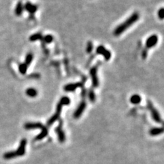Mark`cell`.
Returning a JSON list of instances; mask_svg holds the SVG:
<instances>
[{
    "label": "cell",
    "mask_w": 164,
    "mask_h": 164,
    "mask_svg": "<svg viewBox=\"0 0 164 164\" xmlns=\"http://www.w3.org/2000/svg\"><path fill=\"white\" fill-rule=\"evenodd\" d=\"M139 18L140 15L137 12L133 13L125 21L123 22L122 24H120V25H119L118 26L116 27V30H114V34L116 36L122 34L123 32L127 30L129 27H131V25H133L136 22L138 21V20H139Z\"/></svg>",
    "instance_id": "1"
},
{
    "label": "cell",
    "mask_w": 164,
    "mask_h": 164,
    "mask_svg": "<svg viewBox=\"0 0 164 164\" xmlns=\"http://www.w3.org/2000/svg\"><path fill=\"white\" fill-rule=\"evenodd\" d=\"M71 102V100L68 98V97H63L60 101L58 102V103L57 104V106H56V112L54 114V116H51V118L49 120L47 121V125L48 126H51L53 123L56 122V120H58V119L60 118V114L62 112V107L64 105H68Z\"/></svg>",
    "instance_id": "2"
},
{
    "label": "cell",
    "mask_w": 164,
    "mask_h": 164,
    "mask_svg": "<svg viewBox=\"0 0 164 164\" xmlns=\"http://www.w3.org/2000/svg\"><path fill=\"white\" fill-rule=\"evenodd\" d=\"M24 128L25 129H40L42 130L41 133L35 138V140H41L43 138L47 137L48 135V129L46 126H44L40 122H27L24 125Z\"/></svg>",
    "instance_id": "3"
},
{
    "label": "cell",
    "mask_w": 164,
    "mask_h": 164,
    "mask_svg": "<svg viewBox=\"0 0 164 164\" xmlns=\"http://www.w3.org/2000/svg\"><path fill=\"white\" fill-rule=\"evenodd\" d=\"M27 144V140L26 139H22L20 140V142L19 146L18 149L15 151H10L7 152L3 155V158L5 159H14L15 157L23 156L25 153V147Z\"/></svg>",
    "instance_id": "4"
},
{
    "label": "cell",
    "mask_w": 164,
    "mask_h": 164,
    "mask_svg": "<svg viewBox=\"0 0 164 164\" xmlns=\"http://www.w3.org/2000/svg\"><path fill=\"white\" fill-rule=\"evenodd\" d=\"M147 107H148V109H149L150 113H151L152 117H153L154 120L159 123L162 122V120L160 116L159 113L158 112V111L154 107L153 103L150 101H147Z\"/></svg>",
    "instance_id": "5"
},
{
    "label": "cell",
    "mask_w": 164,
    "mask_h": 164,
    "mask_svg": "<svg viewBox=\"0 0 164 164\" xmlns=\"http://www.w3.org/2000/svg\"><path fill=\"white\" fill-rule=\"evenodd\" d=\"M97 68H98V66L96 65V66H93L91 69H90V75L91 76L92 79V85H93L94 87L97 88L99 85V81L98 77H97Z\"/></svg>",
    "instance_id": "6"
},
{
    "label": "cell",
    "mask_w": 164,
    "mask_h": 164,
    "mask_svg": "<svg viewBox=\"0 0 164 164\" xmlns=\"http://www.w3.org/2000/svg\"><path fill=\"white\" fill-rule=\"evenodd\" d=\"M97 53L98 54H100L103 56L106 60H109L111 59V57H112V54H111L110 51L107 50V49L102 45L99 46V47L97 48Z\"/></svg>",
    "instance_id": "7"
},
{
    "label": "cell",
    "mask_w": 164,
    "mask_h": 164,
    "mask_svg": "<svg viewBox=\"0 0 164 164\" xmlns=\"http://www.w3.org/2000/svg\"><path fill=\"white\" fill-rule=\"evenodd\" d=\"M157 42H158V36L157 35L154 34V35L150 36L147 38L146 41V49H150V48L155 47L157 44Z\"/></svg>",
    "instance_id": "8"
},
{
    "label": "cell",
    "mask_w": 164,
    "mask_h": 164,
    "mask_svg": "<svg viewBox=\"0 0 164 164\" xmlns=\"http://www.w3.org/2000/svg\"><path fill=\"white\" fill-rule=\"evenodd\" d=\"M56 132L57 133L58 136V140L60 143L64 142L65 140H66V137H65V134L62 130V122H60V123L59 124L57 127L55 129Z\"/></svg>",
    "instance_id": "9"
},
{
    "label": "cell",
    "mask_w": 164,
    "mask_h": 164,
    "mask_svg": "<svg viewBox=\"0 0 164 164\" xmlns=\"http://www.w3.org/2000/svg\"><path fill=\"white\" fill-rule=\"evenodd\" d=\"M85 107H86V103H85V101H81L80 102L78 107L77 108L76 110H75L74 115H73L75 118H79L82 115V114L84 112Z\"/></svg>",
    "instance_id": "10"
},
{
    "label": "cell",
    "mask_w": 164,
    "mask_h": 164,
    "mask_svg": "<svg viewBox=\"0 0 164 164\" xmlns=\"http://www.w3.org/2000/svg\"><path fill=\"white\" fill-rule=\"evenodd\" d=\"M83 85L81 82H77L75 83H68L64 86V90L66 92H73L76 90L77 88H81Z\"/></svg>",
    "instance_id": "11"
},
{
    "label": "cell",
    "mask_w": 164,
    "mask_h": 164,
    "mask_svg": "<svg viewBox=\"0 0 164 164\" xmlns=\"http://www.w3.org/2000/svg\"><path fill=\"white\" fill-rule=\"evenodd\" d=\"M25 9L26 10L28 13H30V14H32V15H33V14H34L36 12V10L38 9V7L36 6V5L32 4L31 2L27 1L25 5Z\"/></svg>",
    "instance_id": "12"
},
{
    "label": "cell",
    "mask_w": 164,
    "mask_h": 164,
    "mask_svg": "<svg viewBox=\"0 0 164 164\" xmlns=\"http://www.w3.org/2000/svg\"><path fill=\"white\" fill-rule=\"evenodd\" d=\"M23 3L19 1L18 3L17 4L16 8H15V15H17V16H20L23 13Z\"/></svg>",
    "instance_id": "13"
},
{
    "label": "cell",
    "mask_w": 164,
    "mask_h": 164,
    "mask_svg": "<svg viewBox=\"0 0 164 164\" xmlns=\"http://www.w3.org/2000/svg\"><path fill=\"white\" fill-rule=\"evenodd\" d=\"M142 101V98L140 95H133L131 96V98H130V102L131 103L134 104V105H138Z\"/></svg>",
    "instance_id": "14"
},
{
    "label": "cell",
    "mask_w": 164,
    "mask_h": 164,
    "mask_svg": "<svg viewBox=\"0 0 164 164\" xmlns=\"http://www.w3.org/2000/svg\"><path fill=\"white\" fill-rule=\"evenodd\" d=\"M25 92H26V95L30 97H36L38 95L37 90H36L35 88H30L27 89Z\"/></svg>",
    "instance_id": "15"
},
{
    "label": "cell",
    "mask_w": 164,
    "mask_h": 164,
    "mask_svg": "<svg viewBox=\"0 0 164 164\" xmlns=\"http://www.w3.org/2000/svg\"><path fill=\"white\" fill-rule=\"evenodd\" d=\"M163 132V128H153L151 129L150 131V134L151 136H157V135L161 134Z\"/></svg>",
    "instance_id": "16"
},
{
    "label": "cell",
    "mask_w": 164,
    "mask_h": 164,
    "mask_svg": "<svg viewBox=\"0 0 164 164\" xmlns=\"http://www.w3.org/2000/svg\"><path fill=\"white\" fill-rule=\"evenodd\" d=\"M42 38H43V36H42V34L36 33L31 36L30 37V40L32 41V42H34V41H36V40H42Z\"/></svg>",
    "instance_id": "17"
},
{
    "label": "cell",
    "mask_w": 164,
    "mask_h": 164,
    "mask_svg": "<svg viewBox=\"0 0 164 164\" xmlns=\"http://www.w3.org/2000/svg\"><path fill=\"white\" fill-rule=\"evenodd\" d=\"M33 58H34V56H33V54H32L30 53V54H27L26 57H25V64H26L27 66H28L29 65H30L31 63H32V60H33Z\"/></svg>",
    "instance_id": "18"
},
{
    "label": "cell",
    "mask_w": 164,
    "mask_h": 164,
    "mask_svg": "<svg viewBox=\"0 0 164 164\" xmlns=\"http://www.w3.org/2000/svg\"><path fill=\"white\" fill-rule=\"evenodd\" d=\"M27 67H28V66H27V65L25 64V63L20 64L19 65V72H20V74L25 75L27 72Z\"/></svg>",
    "instance_id": "19"
},
{
    "label": "cell",
    "mask_w": 164,
    "mask_h": 164,
    "mask_svg": "<svg viewBox=\"0 0 164 164\" xmlns=\"http://www.w3.org/2000/svg\"><path fill=\"white\" fill-rule=\"evenodd\" d=\"M42 40H43L45 43L50 44L51 42H52L53 40H54V37L51 35H46L45 36L43 37Z\"/></svg>",
    "instance_id": "20"
},
{
    "label": "cell",
    "mask_w": 164,
    "mask_h": 164,
    "mask_svg": "<svg viewBox=\"0 0 164 164\" xmlns=\"http://www.w3.org/2000/svg\"><path fill=\"white\" fill-rule=\"evenodd\" d=\"M88 96H89V99H90V101H91L92 102H95L96 101V95L93 90H92L91 89V90H90Z\"/></svg>",
    "instance_id": "21"
},
{
    "label": "cell",
    "mask_w": 164,
    "mask_h": 164,
    "mask_svg": "<svg viewBox=\"0 0 164 164\" xmlns=\"http://www.w3.org/2000/svg\"><path fill=\"white\" fill-rule=\"evenodd\" d=\"M93 48H94V46H93V44H92V42H91V41H88V43H87L86 52L88 53V54H90V53L92 51V50H93Z\"/></svg>",
    "instance_id": "22"
},
{
    "label": "cell",
    "mask_w": 164,
    "mask_h": 164,
    "mask_svg": "<svg viewBox=\"0 0 164 164\" xmlns=\"http://www.w3.org/2000/svg\"><path fill=\"white\" fill-rule=\"evenodd\" d=\"M158 17L160 19H163L164 18V9L163 8H161V9L158 11Z\"/></svg>",
    "instance_id": "23"
},
{
    "label": "cell",
    "mask_w": 164,
    "mask_h": 164,
    "mask_svg": "<svg viewBox=\"0 0 164 164\" xmlns=\"http://www.w3.org/2000/svg\"><path fill=\"white\" fill-rule=\"evenodd\" d=\"M147 56H148V49H143L142 51V58L144 60H145Z\"/></svg>",
    "instance_id": "24"
}]
</instances>
